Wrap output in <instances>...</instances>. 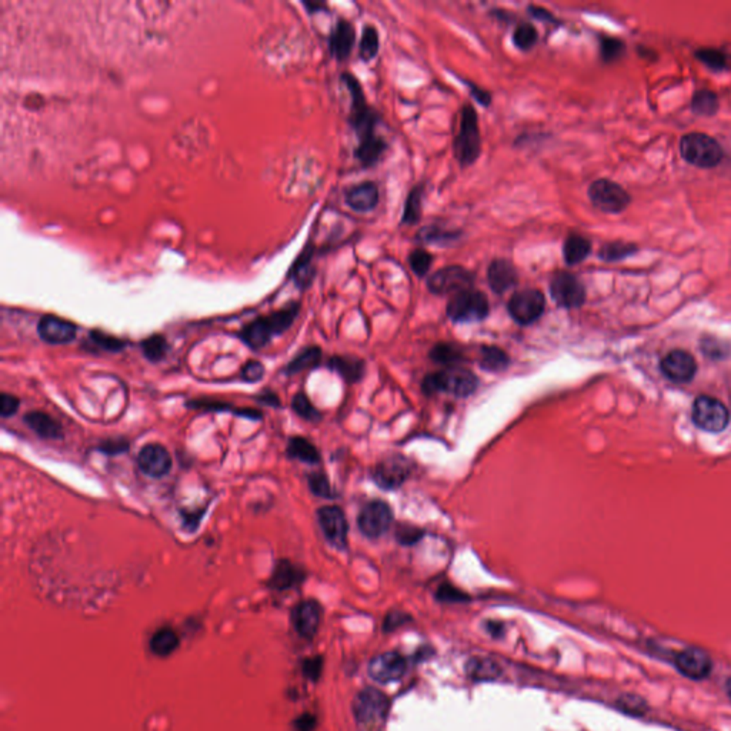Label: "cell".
<instances>
[{
  "mask_svg": "<svg viewBox=\"0 0 731 731\" xmlns=\"http://www.w3.org/2000/svg\"><path fill=\"white\" fill-rule=\"evenodd\" d=\"M299 312V303H290L288 306L272 313L270 316L259 317L246 324L240 331V338L243 340V343L253 350L263 349L273 336L281 334L293 324Z\"/></svg>",
  "mask_w": 731,
  "mask_h": 731,
  "instance_id": "cell-1",
  "label": "cell"
},
{
  "mask_svg": "<svg viewBox=\"0 0 731 731\" xmlns=\"http://www.w3.org/2000/svg\"><path fill=\"white\" fill-rule=\"evenodd\" d=\"M340 80H342V83L350 91L352 106L349 115V125L355 130L359 143L377 137L379 134L376 133V129L377 125L381 122V116L371 106H369L359 79L355 75L346 72L340 76Z\"/></svg>",
  "mask_w": 731,
  "mask_h": 731,
  "instance_id": "cell-2",
  "label": "cell"
},
{
  "mask_svg": "<svg viewBox=\"0 0 731 731\" xmlns=\"http://www.w3.org/2000/svg\"><path fill=\"white\" fill-rule=\"evenodd\" d=\"M453 155L460 167H470L481 155V133L478 115L471 105L460 109V126L453 140Z\"/></svg>",
  "mask_w": 731,
  "mask_h": 731,
  "instance_id": "cell-3",
  "label": "cell"
},
{
  "mask_svg": "<svg viewBox=\"0 0 731 731\" xmlns=\"http://www.w3.org/2000/svg\"><path fill=\"white\" fill-rule=\"evenodd\" d=\"M478 379L469 370L452 369L427 374L423 379V392L436 395L438 392L452 393L457 398H467L476 392Z\"/></svg>",
  "mask_w": 731,
  "mask_h": 731,
  "instance_id": "cell-4",
  "label": "cell"
},
{
  "mask_svg": "<svg viewBox=\"0 0 731 731\" xmlns=\"http://www.w3.org/2000/svg\"><path fill=\"white\" fill-rule=\"evenodd\" d=\"M680 153L683 159L700 169H711L723 160L720 143L704 133H687L680 141Z\"/></svg>",
  "mask_w": 731,
  "mask_h": 731,
  "instance_id": "cell-5",
  "label": "cell"
},
{
  "mask_svg": "<svg viewBox=\"0 0 731 731\" xmlns=\"http://www.w3.org/2000/svg\"><path fill=\"white\" fill-rule=\"evenodd\" d=\"M490 312L489 299L480 290L469 288L452 296L447 303V317L455 323L481 322Z\"/></svg>",
  "mask_w": 731,
  "mask_h": 731,
  "instance_id": "cell-6",
  "label": "cell"
},
{
  "mask_svg": "<svg viewBox=\"0 0 731 731\" xmlns=\"http://www.w3.org/2000/svg\"><path fill=\"white\" fill-rule=\"evenodd\" d=\"M474 280L476 276L471 270L460 265H452L434 272L427 279V288L430 293L437 296H455L460 291L473 288Z\"/></svg>",
  "mask_w": 731,
  "mask_h": 731,
  "instance_id": "cell-7",
  "label": "cell"
},
{
  "mask_svg": "<svg viewBox=\"0 0 731 731\" xmlns=\"http://www.w3.org/2000/svg\"><path fill=\"white\" fill-rule=\"evenodd\" d=\"M587 194L592 205L596 209L610 215L624 212L631 203V198L625 191V189L609 179L595 180L590 184Z\"/></svg>",
  "mask_w": 731,
  "mask_h": 731,
  "instance_id": "cell-8",
  "label": "cell"
},
{
  "mask_svg": "<svg viewBox=\"0 0 731 731\" xmlns=\"http://www.w3.org/2000/svg\"><path fill=\"white\" fill-rule=\"evenodd\" d=\"M546 309V298L539 288H523L516 291L507 303V312L511 319L527 326L538 322Z\"/></svg>",
  "mask_w": 731,
  "mask_h": 731,
  "instance_id": "cell-9",
  "label": "cell"
},
{
  "mask_svg": "<svg viewBox=\"0 0 731 731\" xmlns=\"http://www.w3.org/2000/svg\"><path fill=\"white\" fill-rule=\"evenodd\" d=\"M550 295L557 306L578 309L586 302V287L581 280L568 272H557L550 280Z\"/></svg>",
  "mask_w": 731,
  "mask_h": 731,
  "instance_id": "cell-10",
  "label": "cell"
},
{
  "mask_svg": "<svg viewBox=\"0 0 731 731\" xmlns=\"http://www.w3.org/2000/svg\"><path fill=\"white\" fill-rule=\"evenodd\" d=\"M692 417L694 424L708 433H720L730 424L728 409L717 399L700 396L693 405Z\"/></svg>",
  "mask_w": 731,
  "mask_h": 731,
  "instance_id": "cell-11",
  "label": "cell"
},
{
  "mask_svg": "<svg viewBox=\"0 0 731 731\" xmlns=\"http://www.w3.org/2000/svg\"><path fill=\"white\" fill-rule=\"evenodd\" d=\"M393 523V513L390 506L380 500L367 503L359 517L357 524L360 531L370 539H377L383 535Z\"/></svg>",
  "mask_w": 731,
  "mask_h": 731,
  "instance_id": "cell-12",
  "label": "cell"
},
{
  "mask_svg": "<svg viewBox=\"0 0 731 731\" xmlns=\"http://www.w3.org/2000/svg\"><path fill=\"white\" fill-rule=\"evenodd\" d=\"M317 520L324 538L331 546L337 549H345L348 546L349 526L342 509L336 506L322 507L317 511Z\"/></svg>",
  "mask_w": 731,
  "mask_h": 731,
  "instance_id": "cell-13",
  "label": "cell"
},
{
  "mask_svg": "<svg viewBox=\"0 0 731 731\" xmlns=\"http://www.w3.org/2000/svg\"><path fill=\"white\" fill-rule=\"evenodd\" d=\"M412 471V464L403 456H390L380 462L374 471L373 480L384 490H393L406 481Z\"/></svg>",
  "mask_w": 731,
  "mask_h": 731,
  "instance_id": "cell-14",
  "label": "cell"
},
{
  "mask_svg": "<svg viewBox=\"0 0 731 731\" xmlns=\"http://www.w3.org/2000/svg\"><path fill=\"white\" fill-rule=\"evenodd\" d=\"M388 701L383 692L374 687L362 690L353 701V713L359 723L371 724L383 718Z\"/></svg>",
  "mask_w": 731,
  "mask_h": 731,
  "instance_id": "cell-15",
  "label": "cell"
},
{
  "mask_svg": "<svg viewBox=\"0 0 731 731\" xmlns=\"http://www.w3.org/2000/svg\"><path fill=\"white\" fill-rule=\"evenodd\" d=\"M406 659L395 651L376 656L369 663V675L380 685L392 683L403 677L406 671Z\"/></svg>",
  "mask_w": 731,
  "mask_h": 731,
  "instance_id": "cell-16",
  "label": "cell"
},
{
  "mask_svg": "<svg viewBox=\"0 0 731 731\" xmlns=\"http://www.w3.org/2000/svg\"><path fill=\"white\" fill-rule=\"evenodd\" d=\"M663 374L674 383H689L697 373V363L693 355L685 350H673L661 360Z\"/></svg>",
  "mask_w": 731,
  "mask_h": 731,
  "instance_id": "cell-17",
  "label": "cell"
},
{
  "mask_svg": "<svg viewBox=\"0 0 731 731\" xmlns=\"http://www.w3.org/2000/svg\"><path fill=\"white\" fill-rule=\"evenodd\" d=\"M677 670L693 680H703L710 675L713 668L711 657L699 647H689L675 656Z\"/></svg>",
  "mask_w": 731,
  "mask_h": 731,
  "instance_id": "cell-18",
  "label": "cell"
},
{
  "mask_svg": "<svg viewBox=\"0 0 731 731\" xmlns=\"http://www.w3.org/2000/svg\"><path fill=\"white\" fill-rule=\"evenodd\" d=\"M139 469L149 477L160 478L172 469V457L162 445H146L137 456Z\"/></svg>",
  "mask_w": 731,
  "mask_h": 731,
  "instance_id": "cell-19",
  "label": "cell"
},
{
  "mask_svg": "<svg viewBox=\"0 0 731 731\" xmlns=\"http://www.w3.org/2000/svg\"><path fill=\"white\" fill-rule=\"evenodd\" d=\"M356 44V29L352 22L338 19L329 37V51L337 62H346Z\"/></svg>",
  "mask_w": 731,
  "mask_h": 731,
  "instance_id": "cell-20",
  "label": "cell"
},
{
  "mask_svg": "<svg viewBox=\"0 0 731 731\" xmlns=\"http://www.w3.org/2000/svg\"><path fill=\"white\" fill-rule=\"evenodd\" d=\"M76 326L56 316H44L37 324V333L49 345H66L76 337Z\"/></svg>",
  "mask_w": 731,
  "mask_h": 731,
  "instance_id": "cell-21",
  "label": "cell"
},
{
  "mask_svg": "<svg viewBox=\"0 0 731 731\" xmlns=\"http://www.w3.org/2000/svg\"><path fill=\"white\" fill-rule=\"evenodd\" d=\"M322 620V607L314 600H305L299 603L291 613L295 630L306 640H312L317 633Z\"/></svg>",
  "mask_w": 731,
  "mask_h": 731,
  "instance_id": "cell-22",
  "label": "cell"
},
{
  "mask_svg": "<svg viewBox=\"0 0 731 731\" xmlns=\"http://www.w3.org/2000/svg\"><path fill=\"white\" fill-rule=\"evenodd\" d=\"M346 205L357 213L374 210L380 202V191L374 182H363L350 186L345 193Z\"/></svg>",
  "mask_w": 731,
  "mask_h": 731,
  "instance_id": "cell-23",
  "label": "cell"
},
{
  "mask_svg": "<svg viewBox=\"0 0 731 731\" xmlns=\"http://www.w3.org/2000/svg\"><path fill=\"white\" fill-rule=\"evenodd\" d=\"M487 281L496 295H503L519 284V272L510 260L499 258L487 267Z\"/></svg>",
  "mask_w": 731,
  "mask_h": 731,
  "instance_id": "cell-24",
  "label": "cell"
},
{
  "mask_svg": "<svg viewBox=\"0 0 731 731\" xmlns=\"http://www.w3.org/2000/svg\"><path fill=\"white\" fill-rule=\"evenodd\" d=\"M463 236V230L460 229H445L442 226L431 224L424 226L419 230L416 234V239L424 245H434V246H452L456 241H459Z\"/></svg>",
  "mask_w": 731,
  "mask_h": 731,
  "instance_id": "cell-25",
  "label": "cell"
},
{
  "mask_svg": "<svg viewBox=\"0 0 731 731\" xmlns=\"http://www.w3.org/2000/svg\"><path fill=\"white\" fill-rule=\"evenodd\" d=\"M305 580V573L298 566L291 564L287 560H281L276 564L272 578H270V586L276 590H288L291 587H296Z\"/></svg>",
  "mask_w": 731,
  "mask_h": 731,
  "instance_id": "cell-26",
  "label": "cell"
},
{
  "mask_svg": "<svg viewBox=\"0 0 731 731\" xmlns=\"http://www.w3.org/2000/svg\"><path fill=\"white\" fill-rule=\"evenodd\" d=\"M592 253V241L578 233H570L563 243V259L568 266L583 263Z\"/></svg>",
  "mask_w": 731,
  "mask_h": 731,
  "instance_id": "cell-27",
  "label": "cell"
},
{
  "mask_svg": "<svg viewBox=\"0 0 731 731\" xmlns=\"http://www.w3.org/2000/svg\"><path fill=\"white\" fill-rule=\"evenodd\" d=\"M25 423L42 438L58 440L63 437L62 426L49 414L42 412H30L25 416Z\"/></svg>",
  "mask_w": 731,
  "mask_h": 731,
  "instance_id": "cell-28",
  "label": "cell"
},
{
  "mask_svg": "<svg viewBox=\"0 0 731 731\" xmlns=\"http://www.w3.org/2000/svg\"><path fill=\"white\" fill-rule=\"evenodd\" d=\"M387 149L388 143L381 136H377L367 141L359 143L355 149V158L362 165V167H373L381 160Z\"/></svg>",
  "mask_w": 731,
  "mask_h": 731,
  "instance_id": "cell-29",
  "label": "cell"
},
{
  "mask_svg": "<svg viewBox=\"0 0 731 731\" xmlns=\"http://www.w3.org/2000/svg\"><path fill=\"white\" fill-rule=\"evenodd\" d=\"M313 248L312 246H307L303 253L299 256V259L295 262L293 265V269L290 270V276L291 279L295 280L296 286L300 287V288H307L314 276H316V269L313 266Z\"/></svg>",
  "mask_w": 731,
  "mask_h": 731,
  "instance_id": "cell-30",
  "label": "cell"
},
{
  "mask_svg": "<svg viewBox=\"0 0 731 731\" xmlns=\"http://www.w3.org/2000/svg\"><path fill=\"white\" fill-rule=\"evenodd\" d=\"M329 366L349 383L359 381L364 374L363 360L352 356H334L330 359Z\"/></svg>",
  "mask_w": 731,
  "mask_h": 731,
  "instance_id": "cell-31",
  "label": "cell"
},
{
  "mask_svg": "<svg viewBox=\"0 0 731 731\" xmlns=\"http://www.w3.org/2000/svg\"><path fill=\"white\" fill-rule=\"evenodd\" d=\"M423 198H424V184H416L407 194L405 202L402 220L400 223L405 226H414L420 222L423 213Z\"/></svg>",
  "mask_w": 731,
  "mask_h": 731,
  "instance_id": "cell-32",
  "label": "cell"
},
{
  "mask_svg": "<svg viewBox=\"0 0 731 731\" xmlns=\"http://www.w3.org/2000/svg\"><path fill=\"white\" fill-rule=\"evenodd\" d=\"M466 673L476 681H490L496 680L502 674V668L495 660L473 657L466 664Z\"/></svg>",
  "mask_w": 731,
  "mask_h": 731,
  "instance_id": "cell-33",
  "label": "cell"
},
{
  "mask_svg": "<svg viewBox=\"0 0 731 731\" xmlns=\"http://www.w3.org/2000/svg\"><path fill=\"white\" fill-rule=\"evenodd\" d=\"M287 455L291 459H296L309 464H316L320 462V455L317 449L305 437H291L287 445Z\"/></svg>",
  "mask_w": 731,
  "mask_h": 731,
  "instance_id": "cell-34",
  "label": "cell"
},
{
  "mask_svg": "<svg viewBox=\"0 0 731 731\" xmlns=\"http://www.w3.org/2000/svg\"><path fill=\"white\" fill-rule=\"evenodd\" d=\"M179 643L180 640L176 635V631L169 627H165L158 630L153 635L151 640V650L153 654L159 657H166L170 656L179 647Z\"/></svg>",
  "mask_w": 731,
  "mask_h": 731,
  "instance_id": "cell-35",
  "label": "cell"
},
{
  "mask_svg": "<svg viewBox=\"0 0 731 731\" xmlns=\"http://www.w3.org/2000/svg\"><path fill=\"white\" fill-rule=\"evenodd\" d=\"M380 51V36L379 30L373 25H366L362 30L360 44H359V58L363 62L373 61Z\"/></svg>",
  "mask_w": 731,
  "mask_h": 731,
  "instance_id": "cell-36",
  "label": "cell"
},
{
  "mask_svg": "<svg viewBox=\"0 0 731 731\" xmlns=\"http://www.w3.org/2000/svg\"><path fill=\"white\" fill-rule=\"evenodd\" d=\"M511 40L520 52H530L539 42V30L530 22H521L516 26Z\"/></svg>",
  "mask_w": 731,
  "mask_h": 731,
  "instance_id": "cell-37",
  "label": "cell"
},
{
  "mask_svg": "<svg viewBox=\"0 0 731 731\" xmlns=\"http://www.w3.org/2000/svg\"><path fill=\"white\" fill-rule=\"evenodd\" d=\"M320 360H322V350L319 348H316V346L306 348L287 364V367L284 369V373L295 374V373H300L307 369H313V367L319 366Z\"/></svg>",
  "mask_w": 731,
  "mask_h": 731,
  "instance_id": "cell-38",
  "label": "cell"
},
{
  "mask_svg": "<svg viewBox=\"0 0 731 731\" xmlns=\"http://www.w3.org/2000/svg\"><path fill=\"white\" fill-rule=\"evenodd\" d=\"M720 108L718 97L714 91L703 89L697 90L693 96L692 109L699 116H714Z\"/></svg>",
  "mask_w": 731,
  "mask_h": 731,
  "instance_id": "cell-39",
  "label": "cell"
},
{
  "mask_svg": "<svg viewBox=\"0 0 731 731\" xmlns=\"http://www.w3.org/2000/svg\"><path fill=\"white\" fill-rule=\"evenodd\" d=\"M636 252H637V246L633 245V243L610 241L602 246V249L599 252V258L607 263H613V262H618L631 255H635Z\"/></svg>",
  "mask_w": 731,
  "mask_h": 731,
  "instance_id": "cell-40",
  "label": "cell"
},
{
  "mask_svg": "<svg viewBox=\"0 0 731 731\" xmlns=\"http://www.w3.org/2000/svg\"><path fill=\"white\" fill-rule=\"evenodd\" d=\"M480 366L489 371H502L509 366V356L499 348L485 346L481 349Z\"/></svg>",
  "mask_w": 731,
  "mask_h": 731,
  "instance_id": "cell-41",
  "label": "cell"
},
{
  "mask_svg": "<svg viewBox=\"0 0 731 731\" xmlns=\"http://www.w3.org/2000/svg\"><path fill=\"white\" fill-rule=\"evenodd\" d=\"M141 350H143V355L146 356V359L156 363V362H160L166 356V353L169 350V345L163 336L155 334L149 338L143 340Z\"/></svg>",
  "mask_w": 731,
  "mask_h": 731,
  "instance_id": "cell-42",
  "label": "cell"
},
{
  "mask_svg": "<svg viewBox=\"0 0 731 731\" xmlns=\"http://www.w3.org/2000/svg\"><path fill=\"white\" fill-rule=\"evenodd\" d=\"M430 357L433 359V362L436 363H440V364H456V363H460L463 360V352L456 348L455 345H450V343H438L436 345L431 352H430Z\"/></svg>",
  "mask_w": 731,
  "mask_h": 731,
  "instance_id": "cell-43",
  "label": "cell"
},
{
  "mask_svg": "<svg viewBox=\"0 0 731 731\" xmlns=\"http://www.w3.org/2000/svg\"><path fill=\"white\" fill-rule=\"evenodd\" d=\"M433 260H434L433 255L424 249H414L410 252V255L407 258L412 272L419 279H423L428 274V272L433 266Z\"/></svg>",
  "mask_w": 731,
  "mask_h": 731,
  "instance_id": "cell-44",
  "label": "cell"
},
{
  "mask_svg": "<svg viewBox=\"0 0 731 731\" xmlns=\"http://www.w3.org/2000/svg\"><path fill=\"white\" fill-rule=\"evenodd\" d=\"M625 52L624 43L617 37L610 36H602L600 37V53L602 59L606 63H611L618 61Z\"/></svg>",
  "mask_w": 731,
  "mask_h": 731,
  "instance_id": "cell-45",
  "label": "cell"
},
{
  "mask_svg": "<svg viewBox=\"0 0 731 731\" xmlns=\"http://www.w3.org/2000/svg\"><path fill=\"white\" fill-rule=\"evenodd\" d=\"M89 337H90V340L97 348H101V349L108 350V352H120L126 346V343L123 342V340L116 338L113 336H109L106 333H102L99 330L90 331Z\"/></svg>",
  "mask_w": 731,
  "mask_h": 731,
  "instance_id": "cell-46",
  "label": "cell"
},
{
  "mask_svg": "<svg viewBox=\"0 0 731 731\" xmlns=\"http://www.w3.org/2000/svg\"><path fill=\"white\" fill-rule=\"evenodd\" d=\"M291 407H293V410L302 419H306V420H310V421H317L322 417L320 412L312 405V402L303 393H298L293 398V402H291Z\"/></svg>",
  "mask_w": 731,
  "mask_h": 731,
  "instance_id": "cell-47",
  "label": "cell"
},
{
  "mask_svg": "<svg viewBox=\"0 0 731 731\" xmlns=\"http://www.w3.org/2000/svg\"><path fill=\"white\" fill-rule=\"evenodd\" d=\"M696 59L713 70H723L727 66V58L717 49H700L696 52Z\"/></svg>",
  "mask_w": 731,
  "mask_h": 731,
  "instance_id": "cell-48",
  "label": "cell"
},
{
  "mask_svg": "<svg viewBox=\"0 0 731 731\" xmlns=\"http://www.w3.org/2000/svg\"><path fill=\"white\" fill-rule=\"evenodd\" d=\"M309 487H310V490L319 497H323V499L333 497L330 481H329L327 476L323 473H312L309 476Z\"/></svg>",
  "mask_w": 731,
  "mask_h": 731,
  "instance_id": "cell-49",
  "label": "cell"
},
{
  "mask_svg": "<svg viewBox=\"0 0 731 731\" xmlns=\"http://www.w3.org/2000/svg\"><path fill=\"white\" fill-rule=\"evenodd\" d=\"M424 535V531L410 524H399L396 528V539L400 545L412 546L416 545Z\"/></svg>",
  "mask_w": 731,
  "mask_h": 731,
  "instance_id": "cell-50",
  "label": "cell"
},
{
  "mask_svg": "<svg viewBox=\"0 0 731 731\" xmlns=\"http://www.w3.org/2000/svg\"><path fill=\"white\" fill-rule=\"evenodd\" d=\"M701 350L707 357L711 359H724L728 356V348L721 342V340L706 337L701 340Z\"/></svg>",
  "mask_w": 731,
  "mask_h": 731,
  "instance_id": "cell-51",
  "label": "cell"
},
{
  "mask_svg": "<svg viewBox=\"0 0 731 731\" xmlns=\"http://www.w3.org/2000/svg\"><path fill=\"white\" fill-rule=\"evenodd\" d=\"M618 707L620 710L633 716H643L647 710L646 703L637 696H623L618 700Z\"/></svg>",
  "mask_w": 731,
  "mask_h": 731,
  "instance_id": "cell-52",
  "label": "cell"
},
{
  "mask_svg": "<svg viewBox=\"0 0 731 731\" xmlns=\"http://www.w3.org/2000/svg\"><path fill=\"white\" fill-rule=\"evenodd\" d=\"M436 597L440 602H446V603H462V602L469 600V596L466 593L460 592L459 589L452 586V584H442V586L437 590Z\"/></svg>",
  "mask_w": 731,
  "mask_h": 731,
  "instance_id": "cell-53",
  "label": "cell"
},
{
  "mask_svg": "<svg viewBox=\"0 0 731 731\" xmlns=\"http://www.w3.org/2000/svg\"><path fill=\"white\" fill-rule=\"evenodd\" d=\"M462 82L469 87L470 90V96L473 97V99L483 108H489L493 102V97L490 94V91H487L481 87H478L476 83L470 82V80H466V79H462Z\"/></svg>",
  "mask_w": 731,
  "mask_h": 731,
  "instance_id": "cell-54",
  "label": "cell"
},
{
  "mask_svg": "<svg viewBox=\"0 0 731 731\" xmlns=\"http://www.w3.org/2000/svg\"><path fill=\"white\" fill-rule=\"evenodd\" d=\"M263 374H265V367L260 362H256V360L246 363L245 367L241 369V379L249 383L259 381L263 377Z\"/></svg>",
  "mask_w": 731,
  "mask_h": 731,
  "instance_id": "cell-55",
  "label": "cell"
},
{
  "mask_svg": "<svg viewBox=\"0 0 731 731\" xmlns=\"http://www.w3.org/2000/svg\"><path fill=\"white\" fill-rule=\"evenodd\" d=\"M19 406H20V402L16 396L13 395H9V393H2V396H0V416L8 419L13 414H16V412L19 410Z\"/></svg>",
  "mask_w": 731,
  "mask_h": 731,
  "instance_id": "cell-56",
  "label": "cell"
},
{
  "mask_svg": "<svg viewBox=\"0 0 731 731\" xmlns=\"http://www.w3.org/2000/svg\"><path fill=\"white\" fill-rule=\"evenodd\" d=\"M527 12H528V15L534 20H539V22H543V23H550V25H560V22L556 19V16L552 12H549L547 9H545V8L530 5L527 8Z\"/></svg>",
  "mask_w": 731,
  "mask_h": 731,
  "instance_id": "cell-57",
  "label": "cell"
},
{
  "mask_svg": "<svg viewBox=\"0 0 731 731\" xmlns=\"http://www.w3.org/2000/svg\"><path fill=\"white\" fill-rule=\"evenodd\" d=\"M322 668H323V659L322 657H313V659H307L305 663H303V673L307 678L316 681L319 677H320V673H322Z\"/></svg>",
  "mask_w": 731,
  "mask_h": 731,
  "instance_id": "cell-58",
  "label": "cell"
},
{
  "mask_svg": "<svg viewBox=\"0 0 731 731\" xmlns=\"http://www.w3.org/2000/svg\"><path fill=\"white\" fill-rule=\"evenodd\" d=\"M127 449H129V445L125 440H106L99 447V450L106 455H120V453L127 452Z\"/></svg>",
  "mask_w": 731,
  "mask_h": 731,
  "instance_id": "cell-59",
  "label": "cell"
},
{
  "mask_svg": "<svg viewBox=\"0 0 731 731\" xmlns=\"http://www.w3.org/2000/svg\"><path fill=\"white\" fill-rule=\"evenodd\" d=\"M407 616L405 613H400V611H393L390 613L386 620H384V630L386 631H390V630H395L398 628L399 625L405 624L407 621Z\"/></svg>",
  "mask_w": 731,
  "mask_h": 731,
  "instance_id": "cell-60",
  "label": "cell"
},
{
  "mask_svg": "<svg viewBox=\"0 0 731 731\" xmlns=\"http://www.w3.org/2000/svg\"><path fill=\"white\" fill-rule=\"evenodd\" d=\"M316 727V717L312 714H303L295 721L296 731H313Z\"/></svg>",
  "mask_w": 731,
  "mask_h": 731,
  "instance_id": "cell-61",
  "label": "cell"
},
{
  "mask_svg": "<svg viewBox=\"0 0 731 731\" xmlns=\"http://www.w3.org/2000/svg\"><path fill=\"white\" fill-rule=\"evenodd\" d=\"M263 403L269 405V406H273V407H279L280 406V400L279 398L276 396V393H262V396L259 398Z\"/></svg>",
  "mask_w": 731,
  "mask_h": 731,
  "instance_id": "cell-62",
  "label": "cell"
},
{
  "mask_svg": "<svg viewBox=\"0 0 731 731\" xmlns=\"http://www.w3.org/2000/svg\"><path fill=\"white\" fill-rule=\"evenodd\" d=\"M305 6H306V9L309 11V13H316V12H319V11L326 9V6H324V5H320V4H319V5H314V4H305Z\"/></svg>",
  "mask_w": 731,
  "mask_h": 731,
  "instance_id": "cell-63",
  "label": "cell"
},
{
  "mask_svg": "<svg viewBox=\"0 0 731 731\" xmlns=\"http://www.w3.org/2000/svg\"><path fill=\"white\" fill-rule=\"evenodd\" d=\"M727 692H728V696L731 697V678H728V681H727Z\"/></svg>",
  "mask_w": 731,
  "mask_h": 731,
  "instance_id": "cell-64",
  "label": "cell"
}]
</instances>
